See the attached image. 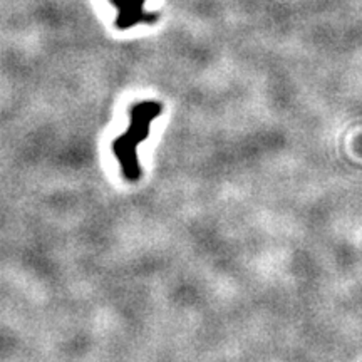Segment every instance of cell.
I'll list each match as a JSON object with an SVG mask.
<instances>
[{
    "label": "cell",
    "instance_id": "1",
    "mask_svg": "<svg viewBox=\"0 0 362 362\" xmlns=\"http://www.w3.org/2000/svg\"><path fill=\"white\" fill-rule=\"evenodd\" d=\"M163 106L155 101H143L129 107V126L112 141V153L119 163L121 173L131 183L141 178L138 146L148 139L153 121L161 115Z\"/></svg>",
    "mask_w": 362,
    "mask_h": 362
},
{
    "label": "cell",
    "instance_id": "2",
    "mask_svg": "<svg viewBox=\"0 0 362 362\" xmlns=\"http://www.w3.org/2000/svg\"><path fill=\"white\" fill-rule=\"evenodd\" d=\"M117 8V25L119 29H129L138 22L149 21V16L144 11L146 0H111Z\"/></svg>",
    "mask_w": 362,
    "mask_h": 362
}]
</instances>
